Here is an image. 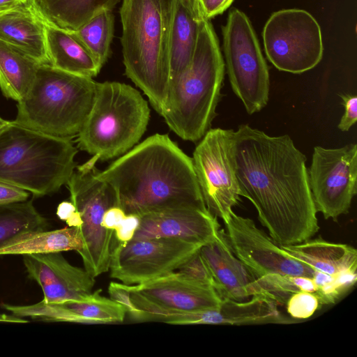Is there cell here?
<instances>
[{
  "label": "cell",
  "instance_id": "obj_31",
  "mask_svg": "<svg viewBox=\"0 0 357 357\" xmlns=\"http://www.w3.org/2000/svg\"><path fill=\"white\" fill-rule=\"evenodd\" d=\"M285 305L291 317L298 319L310 318L320 305L315 294L307 291L292 294Z\"/></svg>",
  "mask_w": 357,
  "mask_h": 357
},
{
  "label": "cell",
  "instance_id": "obj_20",
  "mask_svg": "<svg viewBox=\"0 0 357 357\" xmlns=\"http://www.w3.org/2000/svg\"><path fill=\"white\" fill-rule=\"evenodd\" d=\"M202 21L182 0H169V84L182 74L189 66Z\"/></svg>",
  "mask_w": 357,
  "mask_h": 357
},
{
  "label": "cell",
  "instance_id": "obj_37",
  "mask_svg": "<svg viewBox=\"0 0 357 357\" xmlns=\"http://www.w3.org/2000/svg\"><path fill=\"white\" fill-rule=\"evenodd\" d=\"M124 211L117 206L109 208L103 214L102 226L109 230L114 231L126 216Z\"/></svg>",
  "mask_w": 357,
  "mask_h": 357
},
{
  "label": "cell",
  "instance_id": "obj_18",
  "mask_svg": "<svg viewBox=\"0 0 357 357\" xmlns=\"http://www.w3.org/2000/svg\"><path fill=\"white\" fill-rule=\"evenodd\" d=\"M131 287L160 306L181 311L217 307L223 300L214 287L186 280L176 271Z\"/></svg>",
  "mask_w": 357,
  "mask_h": 357
},
{
  "label": "cell",
  "instance_id": "obj_15",
  "mask_svg": "<svg viewBox=\"0 0 357 357\" xmlns=\"http://www.w3.org/2000/svg\"><path fill=\"white\" fill-rule=\"evenodd\" d=\"M28 276L43 292L45 303L77 300L92 292L95 278L69 263L61 252L22 255Z\"/></svg>",
  "mask_w": 357,
  "mask_h": 357
},
{
  "label": "cell",
  "instance_id": "obj_24",
  "mask_svg": "<svg viewBox=\"0 0 357 357\" xmlns=\"http://www.w3.org/2000/svg\"><path fill=\"white\" fill-rule=\"evenodd\" d=\"M44 18L67 31L77 29L105 10H112L122 0H33Z\"/></svg>",
  "mask_w": 357,
  "mask_h": 357
},
{
  "label": "cell",
  "instance_id": "obj_41",
  "mask_svg": "<svg viewBox=\"0 0 357 357\" xmlns=\"http://www.w3.org/2000/svg\"><path fill=\"white\" fill-rule=\"evenodd\" d=\"M68 227H80L83 223L82 218L80 213L75 211L72 215L65 221Z\"/></svg>",
  "mask_w": 357,
  "mask_h": 357
},
{
  "label": "cell",
  "instance_id": "obj_7",
  "mask_svg": "<svg viewBox=\"0 0 357 357\" xmlns=\"http://www.w3.org/2000/svg\"><path fill=\"white\" fill-rule=\"evenodd\" d=\"M150 117L147 101L129 84H98L91 110L77 136L78 147L106 160L126 153L145 132Z\"/></svg>",
  "mask_w": 357,
  "mask_h": 357
},
{
  "label": "cell",
  "instance_id": "obj_6",
  "mask_svg": "<svg viewBox=\"0 0 357 357\" xmlns=\"http://www.w3.org/2000/svg\"><path fill=\"white\" fill-rule=\"evenodd\" d=\"M98 82L93 78L39 65L27 94L17 102L13 122L54 137L77 136L93 103Z\"/></svg>",
  "mask_w": 357,
  "mask_h": 357
},
{
  "label": "cell",
  "instance_id": "obj_11",
  "mask_svg": "<svg viewBox=\"0 0 357 357\" xmlns=\"http://www.w3.org/2000/svg\"><path fill=\"white\" fill-rule=\"evenodd\" d=\"M234 130L209 129L192 158L208 210L224 222L240 200L234 155Z\"/></svg>",
  "mask_w": 357,
  "mask_h": 357
},
{
  "label": "cell",
  "instance_id": "obj_22",
  "mask_svg": "<svg viewBox=\"0 0 357 357\" xmlns=\"http://www.w3.org/2000/svg\"><path fill=\"white\" fill-rule=\"evenodd\" d=\"M280 246L286 252L308 264L315 271L331 275L357 269V251L349 245L316 238Z\"/></svg>",
  "mask_w": 357,
  "mask_h": 357
},
{
  "label": "cell",
  "instance_id": "obj_17",
  "mask_svg": "<svg viewBox=\"0 0 357 357\" xmlns=\"http://www.w3.org/2000/svg\"><path fill=\"white\" fill-rule=\"evenodd\" d=\"M199 252L208 265L215 289L223 298L244 301L256 293V277L232 252L224 230Z\"/></svg>",
  "mask_w": 357,
  "mask_h": 357
},
{
  "label": "cell",
  "instance_id": "obj_43",
  "mask_svg": "<svg viewBox=\"0 0 357 357\" xmlns=\"http://www.w3.org/2000/svg\"><path fill=\"white\" fill-rule=\"evenodd\" d=\"M10 121H6L0 116V133L10 124Z\"/></svg>",
  "mask_w": 357,
  "mask_h": 357
},
{
  "label": "cell",
  "instance_id": "obj_5",
  "mask_svg": "<svg viewBox=\"0 0 357 357\" xmlns=\"http://www.w3.org/2000/svg\"><path fill=\"white\" fill-rule=\"evenodd\" d=\"M77 149L54 137L10 121L0 133V182L35 197L56 192L73 174Z\"/></svg>",
  "mask_w": 357,
  "mask_h": 357
},
{
  "label": "cell",
  "instance_id": "obj_21",
  "mask_svg": "<svg viewBox=\"0 0 357 357\" xmlns=\"http://www.w3.org/2000/svg\"><path fill=\"white\" fill-rule=\"evenodd\" d=\"M45 24L50 65L74 75L90 78L96 77L100 68L72 33L53 25L45 19Z\"/></svg>",
  "mask_w": 357,
  "mask_h": 357
},
{
  "label": "cell",
  "instance_id": "obj_8",
  "mask_svg": "<svg viewBox=\"0 0 357 357\" xmlns=\"http://www.w3.org/2000/svg\"><path fill=\"white\" fill-rule=\"evenodd\" d=\"M96 155L77 166L66 185L70 201L82 216L79 227L84 247L78 253L84 269L93 278L109 270L111 255L116 238L114 231L102 226L104 213L116 206L112 187L96 176Z\"/></svg>",
  "mask_w": 357,
  "mask_h": 357
},
{
  "label": "cell",
  "instance_id": "obj_29",
  "mask_svg": "<svg viewBox=\"0 0 357 357\" xmlns=\"http://www.w3.org/2000/svg\"><path fill=\"white\" fill-rule=\"evenodd\" d=\"M316 290L312 278L305 276L269 274L256 278V295L266 296L278 305L286 304L292 294Z\"/></svg>",
  "mask_w": 357,
  "mask_h": 357
},
{
  "label": "cell",
  "instance_id": "obj_39",
  "mask_svg": "<svg viewBox=\"0 0 357 357\" xmlns=\"http://www.w3.org/2000/svg\"><path fill=\"white\" fill-rule=\"evenodd\" d=\"M27 0H0V17L25 3Z\"/></svg>",
  "mask_w": 357,
  "mask_h": 357
},
{
  "label": "cell",
  "instance_id": "obj_14",
  "mask_svg": "<svg viewBox=\"0 0 357 357\" xmlns=\"http://www.w3.org/2000/svg\"><path fill=\"white\" fill-rule=\"evenodd\" d=\"M224 223L232 252L256 278L269 274L312 278L314 269L277 245L252 219L232 211Z\"/></svg>",
  "mask_w": 357,
  "mask_h": 357
},
{
  "label": "cell",
  "instance_id": "obj_26",
  "mask_svg": "<svg viewBox=\"0 0 357 357\" xmlns=\"http://www.w3.org/2000/svg\"><path fill=\"white\" fill-rule=\"evenodd\" d=\"M47 226L32 200L0 204V248L27 232L46 230Z\"/></svg>",
  "mask_w": 357,
  "mask_h": 357
},
{
  "label": "cell",
  "instance_id": "obj_25",
  "mask_svg": "<svg viewBox=\"0 0 357 357\" xmlns=\"http://www.w3.org/2000/svg\"><path fill=\"white\" fill-rule=\"evenodd\" d=\"M39 64L0 40V89L7 98L21 100L30 90Z\"/></svg>",
  "mask_w": 357,
  "mask_h": 357
},
{
  "label": "cell",
  "instance_id": "obj_12",
  "mask_svg": "<svg viewBox=\"0 0 357 357\" xmlns=\"http://www.w3.org/2000/svg\"><path fill=\"white\" fill-rule=\"evenodd\" d=\"M202 245L171 238L116 240L110 276L122 283L139 284L175 271Z\"/></svg>",
  "mask_w": 357,
  "mask_h": 357
},
{
  "label": "cell",
  "instance_id": "obj_19",
  "mask_svg": "<svg viewBox=\"0 0 357 357\" xmlns=\"http://www.w3.org/2000/svg\"><path fill=\"white\" fill-rule=\"evenodd\" d=\"M0 40L39 65L50 64L45 19L33 0L0 17Z\"/></svg>",
  "mask_w": 357,
  "mask_h": 357
},
{
  "label": "cell",
  "instance_id": "obj_4",
  "mask_svg": "<svg viewBox=\"0 0 357 357\" xmlns=\"http://www.w3.org/2000/svg\"><path fill=\"white\" fill-rule=\"evenodd\" d=\"M121 43L126 76L160 115L169 87V0H122Z\"/></svg>",
  "mask_w": 357,
  "mask_h": 357
},
{
  "label": "cell",
  "instance_id": "obj_2",
  "mask_svg": "<svg viewBox=\"0 0 357 357\" xmlns=\"http://www.w3.org/2000/svg\"><path fill=\"white\" fill-rule=\"evenodd\" d=\"M96 176L114 190L126 214L171 208H207L192 158L167 134H155L135 145Z\"/></svg>",
  "mask_w": 357,
  "mask_h": 357
},
{
  "label": "cell",
  "instance_id": "obj_35",
  "mask_svg": "<svg viewBox=\"0 0 357 357\" xmlns=\"http://www.w3.org/2000/svg\"><path fill=\"white\" fill-rule=\"evenodd\" d=\"M233 1L234 0H198L202 18L211 20L223 13Z\"/></svg>",
  "mask_w": 357,
  "mask_h": 357
},
{
  "label": "cell",
  "instance_id": "obj_33",
  "mask_svg": "<svg viewBox=\"0 0 357 357\" xmlns=\"http://www.w3.org/2000/svg\"><path fill=\"white\" fill-rule=\"evenodd\" d=\"M344 113L338 124L341 131H348L357 121V96L355 94H341Z\"/></svg>",
  "mask_w": 357,
  "mask_h": 357
},
{
  "label": "cell",
  "instance_id": "obj_16",
  "mask_svg": "<svg viewBox=\"0 0 357 357\" xmlns=\"http://www.w3.org/2000/svg\"><path fill=\"white\" fill-rule=\"evenodd\" d=\"M220 229L208 208H171L141 215L132 240L171 238L204 245L214 240Z\"/></svg>",
  "mask_w": 357,
  "mask_h": 357
},
{
  "label": "cell",
  "instance_id": "obj_9",
  "mask_svg": "<svg viewBox=\"0 0 357 357\" xmlns=\"http://www.w3.org/2000/svg\"><path fill=\"white\" fill-rule=\"evenodd\" d=\"M227 75L234 93L249 114L268 103L269 72L259 43L248 17L241 10H229L222 28Z\"/></svg>",
  "mask_w": 357,
  "mask_h": 357
},
{
  "label": "cell",
  "instance_id": "obj_30",
  "mask_svg": "<svg viewBox=\"0 0 357 357\" xmlns=\"http://www.w3.org/2000/svg\"><path fill=\"white\" fill-rule=\"evenodd\" d=\"M183 278L193 282L211 286L215 283L210 269L199 252V250L183 263L176 271Z\"/></svg>",
  "mask_w": 357,
  "mask_h": 357
},
{
  "label": "cell",
  "instance_id": "obj_23",
  "mask_svg": "<svg viewBox=\"0 0 357 357\" xmlns=\"http://www.w3.org/2000/svg\"><path fill=\"white\" fill-rule=\"evenodd\" d=\"M84 247L79 227H66L52 231H31L19 236L0 248V255L61 252Z\"/></svg>",
  "mask_w": 357,
  "mask_h": 357
},
{
  "label": "cell",
  "instance_id": "obj_38",
  "mask_svg": "<svg viewBox=\"0 0 357 357\" xmlns=\"http://www.w3.org/2000/svg\"><path fill=\"white\" fill-rule=\"evenodd\" d=\"M75 211L76 208L71 201H63L57 206L56 215L60 220L66 221Z\"/></svg>",
  "mask_w": 357,
  "mask_h": 357
},
{
  "label": "cell",
  "instance_id": "obj_32",
  "mask_svg": "<svg viewBox=\"0 0 357 357\" xmlns=\"http://www.w3.org/2000/svg\"><path fill=\"white\" fill-rule=\"evenodd\" d=\"M109 298L121 305L131 319L138 312L130 297V285L116 282H111L108 287Z\"/></svg>",
  "mask_w": 357,
  "mask_h": 357
},
{
  "label": "cell",
  "instance_id": "obj_13",
  "mask_svg": "<svg viewBox=\"0 0 357 357\" xmlns=\"http://www.w3.org/2000/svg\"><path fill=\"white\" fill-rule=\"evenodd\" d=\"M307 174L317 211L333 220L347 213L357 192V145L315 146Z\"/></svg>",
  "mask_w": 357,
  "mask_h": 357
},
{
  "label": "cell",
  "instance_id": "obj_10",
  "mask_svg": "<svg viewBox=\"0 0 357 357\" xmlns=\"http://www.w3.org/2000/svg\"><path fill=\"white\" fill-rule=\"evenodd\" d=\"M262 36L267 59L280 70L300 74L314 68L322 59L320 25L305 10L283 9L272 13Z\"/></svg>",
  "mask_w": 357,
  "mask_h": 357
},
{
  "label": "cell",
  "instance_id": "obj_40",
  "mask_svg": "<svg viewBox=\"0 0 357 357\" xmlns=\"http://www.w3.org/2000/svg\"><path fill=\"white\" fill-rule=\"evenodd\" d=\"M29 320L25 318L15 316L13 314H5L0 312V323H12V324H25Z\"/></svg>",
  "mask_w": 357,
  "mask_h": 357
},
{
  "label": "cell",
  "instance_id": "obj_34",
  "mask_svg": "<svg viewBox=\"0 0 357 357\" xmlns=\"http://www.w3.org/2000/svg\"><path fill=\"white\" fill-rule=\"evenodd\" d=\"M140 223V217L136 214H126L122 222L114 230V236L120 242L133 239Z\"/></svg>",
  "mask_w": 357,
  "mask_h": 357
},
{
  "label": "cell",
  "instance_id": "obj_42",
  "mask_svg": "<svg viewBox=\"0 0 357 357\" xmlns=\"http://www.w3.org/2000/svg\"><path fill=\"white\" fill-rule=\"evenodd\" d=\"M185 6L194 13V15L200 20L204 19L202 17L198 0H182Z\"/></svg>",
  "mask_w": 357,
  "mask_h": 357
},
{
  "label": "cell",
  "instance_id": "obj_36",
  "mask_svg": "<svg viewBox=\"0 0 357 357\" xmlns=\"http://www.w3.org/2000/svg\"><path fill=\"white\" fill-rule=\"evenodd\" d=\"M29 192L12 185L0 182V204L25 202Z\"/></svg>",
  "mask_w": 357,
  "mask_h": 357
},
{
  "label": "cell",
  "instance_id": "obj_1",
  "mask_svg": "<svg viewBox=\"0 0 357 357\" xmlns=\"http://www.w3.org/2000/svg\"><path fill=\"white\" fill-rule=\"evenodd\" d=\"M234 155L240 195L253 204L277 244L302 243L318 231L306 158L289 135L270 136L241 125Z\"/></svg>",
  "mask_w": 357,
  "mask_h": 357
},
{
  "label": "cell",
  "instance_id": "obj_3",
  "mask_svg": "<svg viewBox=\"0 0 357 357\" xmlns=\"http://www.w3.org/2000/svg\"><path fill=\"white\" fill-rule=\"evenodd\" d=\"M225 70L218 38L211 21L203 20L190 64L169 84L160 114L181 139L197 142L209 130L216 115Z\"/></svg>",
  "mask_w": 357,
  "mask_h": 357
},
{
  "label": "cell",
  "instance_id": "obj_28",
  "mask_svg": "<svg viewBox=\"0 0 357 357\" xmlns=\"http://www.w3.org/2000/svg\"><path fill=\"white\" fill-rule=\"evenodd\" d=\"M114 31V15L111 10H105L77 29L69 31L89 52L101 69L109 56Z\"/></svg>",
  "mask_w": 357,
  "mask_h": 357
},
{
  "label": "cell",
  "instance_id": "obj_27",
  "mask_svg": "<svg viewBox=\"0 0 357 357\" xmlns=\"http://www.w3.org/2000/svg\"><path fill=\"white\" fill-rule=\"evenodd\" d=\"M101 290L84 296L77 300L61 302L70 311L76 323L102 324L122 323L126 311L111 298L102 296Z\"/></svg>",
  "mask_w": 357,
  "mask_h": 357
}]
</instances>
